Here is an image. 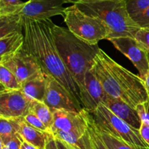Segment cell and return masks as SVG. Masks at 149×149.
I'll list each match as a JSON object with an SVG mask.
<instances>
[{
    "instance_id": "cell-35",
    "label": "cell",
    "mask_w": 149,
    "mask_h": 149,
    "mask_svg": "<svg viewBox=\"0 0 149 149\" xmlns=\"http://www.w3.org/2000/svg\"><path fill=\"white\" fill-rule=\"evenodd\" d=\"M23 146H24L26 147L27 149H38L36 146H34L33 145H32V144L29 143H28V142H26V141H23Z\"/></svg>"
},
{
    "instance_id": "cell-1",
    "label": "cell",
    "mask_w": 149,
    "mask_h": 149,
    "mask_svg": "<svg viewBox=\"0 0 149 149\" xmlns=\"http://www.w3.org/2000/svg\"><path fill=\"white\" fill-rule=\"evenodd\" d=\"M24 48L31 54L45 75L51 76L81 104L79 90L65 66L55 45L50 20L23 17Z\"/></svg>"
},
{
    "instance_id": "cell-7",
    "label": "cell",
    "mask_w": 149,
    "mask_h": 149,
    "mask_svg": "<svg viewBox=\"0 0 149 149\" xmlns=\"http://www.w3.org/2000/svg\"><path fill=\"white\" fill-rule=\"evenodd\" d=\"M0 64L8 68L22 84L28 80L44 74L34 57L23 47L1 58Z\"/></svg>"
},
{
    "instance_id": "cell-23",
    "label": "cell",
    "mask_w": 149,
    "mask_h": 149,
    "mask_svg": "<svg viewBox=\"0 0 149 149\" xmlns=\"http://www.w3.org/2000/svg\"><path fill=\"white\" fill-rule=\"evenodd\" d=\"M0 83L2 90H20L21 84L12 71L0 64Z\"/></svg>"
},
{
    "instance_id": "cell-40",
    "label": "cell",
    "mask_w": 149,
    "mask_h": 149,
    "mask_svg": "<svg viewBox=\"0 0 149 149\" xmlns=\"http://www.w3.org/2000/svg\"><path fill=\"white\" fill-rule=\"evenodd\" d=\"M75 1H81V0H75Z\"/></svg>"
},
{
    "instance_id": "cell-13",
    "label": "cell",
    "mask_w": 149,
    "mask_h": 149,
    "mask_svg": "<svg viewBox=\"0 0 149 149\" xmlns=\"http://www.w3.org/2000/svg\"><path fill=\"white\" fill-rule=\"evenodd\" d=\"M53 125L49 130L52 134L55 131L77 132L85 133L87 123L82 112H74L66 110H52Z\"/></svg>"
},
{
    "instance_id": "cell-3",
    "label": "cell",
    "mask_w": 149,
    "mask_h": 149,
    "mask_svg": "<svg viewBox=\"0 0 149 149\" xmlns=\"http://www.w3.org/2000/svg\"><path fill=\"white\" fill-rule=\"evenodd\" d=\"M52 29L60 55L80 90L84 85L86 73L93 67L100 47L80 40L68 29L54 23Z\"/></svg>"
},
{
    "instance_id": "cell-21",
    "label": "cell",
    "mask_w": 149,
    "mask_h": 149,
    "mask_svg": "<svg viewBox=\"0 0 149 149\" xmlns=\"http://www.w3.org/2000/svg\"><path fill=\"white\" fill-rule=\"evenodd\" d=\"M99 134L108 149H149V147H140L131 145L125 141L111 135L109 132L102 130L97 127Z\"/></svg>"
},
{
    "instance_id": "cell-38",
    "label": "cell",
    "mask_w": 149,
    "mask_h": 149,
    "mask_svg": "<svg viewBox=\"0 0 149 149\" xmlns=\"http://www.w3.org/2000/svg\"><path fill=\"white\" fill-rule=\"evenodd\" d=\"M20 149H27V148H26V147L24 146H23V143H22V146H21V148H20Z\"/></svg>"
},
{
    "instance_id": "cell-37",
    "label": "cell",
    "mask_w": 149,
    "mask_h": 149,
    "mask_svg": "<svg viewBox=\"0 0 149 149\" xmlns=\"http://www.w3.org/2000/svg\"><path fill=\"white\" fill-rule=\"evenodd\" d=\"M0 146H1V149H7V147H6L1 142H0Z\"/></svg>"
},
{
    "instance_id": "cell-20",
    "label": "cell",
    "mask_w": 149,
    "mask_h": 149,
    "mask_svg": "<svg viewBox=\"0 0 149 149\" xmlns=\"http://www.w3.org/2000/svg\"><path fill=\"white\" fill-rule=\"evenodd\" d=\"M31 111L40 119L41 122L47 128L48 132H49L53 125V114L52 110L44 102L34 100L32 102Z\"/></svg>"
},
{
    "instance_id": "cell-8",
    "label": "cell",
    "mask_w": 149,
    "mask_h": 149,
    "mask_svg": "<svg viewBox=\"0 0 149 149\" xmlns=\"http://www.w3.org/2000/svg\"><path fill=\"white\" fill-rule=\"evenodd\" d=\"M45 78L46 90L43 102L51 110H66L78 113L82 111V105L57 80L48 75H45Z\"/></svg>"
},
{
    "instance_id": "cell-28",
    "label": "cell",
    "mask_w": 149,
    "mask_h": 149,
    "mask_svg": "<svg viewBox=\"0 0 149 149\" xmlns=\"http://www.w3.org/2000/svg\"><path fill=\"white\" fill-rule=\"evenodd\" d=\"M0 142L2 143L7 149H20L23 143V139L20 137L19 134L14 135L11 138H7V140L4 141H0Z\"/></svg>"
},
{
    "instance_id": "cell-29",
    "label": "cell",
    "mask_w": 149,
    "mask_h": 149,
    "mask_svg": "<svg viewBox=\"0 0 149 149\" xmlns=\"http://www.w3.org/2000/svg\"><path fill=\"white\" fill-rule=\"evenodd\" d=\"M135 109L138 111L141 122L149 124V100L138 105Z\"/></svg>"
},
{
    "instance_id": "cell-39",
    "label": "cell",
    "mask_w": 149,
    "mask_h": 149,
    "mask_svg": "<svg viewBox=\"0 0 149 149\" xmlns=\"http://www.w3.org/2000/svg\"><path fill=\"white\" fill-rule=\"evenodd\" d=\"M148 61H149V53H148Z\"/></svg>"
},
{
    "instance_id": "cell-14",
    "label": "cell",
    "mask_w": 149,
    "mask_h": 149,
    "mask_svg": "<svg viewBox=\"0 0 149 149\" xmlns=\"http://www.w3.org/2000/svg\"><path fill=\"white\" fill-rule=\"evenodd\" d=\"M102 104L130 126L139 130L142 122L136 109L120 99L113 98L109 95L106 96Z\"/></svg>"
},
{
    "instance_id": "cell-12",
    "label": "cell",
    "mask_w": 149,
    "mask_h": 149,
    "mask_svg": "<svg viewBox=\"0 0 149 149\" xmlns=\"http://www.w3.org/2000/svg\"><path fill=\"white\" fill-rule=\"evenodd\" d=\"M79 94L83 108L90 113H93L99 105L103 103L108 95L91 69L86 73L84 85L80 89Z\"/></svg>"
},
{
    "instance_id": "cell-32",
    "label": "cell",
    "mask_w": 149,
    "mask_h": 149,
    "mask_svg": "<svg viewBox=\"0 0 149 149\" xmlns=\"http://www.w3.org/2000/svg\"><path fill=\"white\" fill-rule=\"evenodd\" d=\"M45 149H58V146H57L56 140H55V137L52 134L49 133V132L48 133Z\"/></svg>"
},
{
    "instance_id": "cell-19",
    "label": "cell",
    "mask_w": 149,
    "mask_h": 149,
    "mask_svg": "<svg viewBox=\"0 0 149 149\" xmlns=\"http://www.w3.org/2000/svg\"><path fill=\"white\" fill-rule=\"evenodd\" d=\"M15 31H23V19L20 15L0 16V38Z\"/></svg>"
},
{
    "instance_id": "cell-11",
    "label": "cell",
    "mask_w": 149,
    "mask_h": 149,
    "mask_svg": "<svg viewBox=\"0 0 149 149\" xmlns=\"http://www.w3.org/2000/svg\"><path fill=\"white\" fill-rule=\"evenodd\" d=\"M108 40L110 41L119 52L130 60L138 71L139 76L143 79L149 72L148 52L142 49L132 37L123 36L111 38Z\"/></svg>"
},
{
    "instance_id": "cell-22",
    "label": "cell",
    "mask_w": 149,
    "mask_h": 149,
    "mask_svg": "<svg viewBox=\"0 0 149 149\" xmlns=\"http://www.w3.org/2000/svg\"><path fill=\"white\" fill-rule=\"evenodd\" d=\"M20 118L4 119L0 117V141H4L7 138L19 134Z\"/></svg>"
},
{
    "instance_id": "cell-24",
    "label": "cell",
    "mask_w": 149,
    "mask_h": 149,
    "mask_svg": "<svg viewBox=\"0 0 149 149\" xmlns=\"http://www.w3.org/2000/svg\"><path fill=\"white\" fill-rule=\"evenodd\" d=\"M25 4L21 0H0V16L19 14Z\"/></svg>"
},
{
    "instance_id": "cell-10",
    "label": "cell",
    "mask_w": 149,
    "mask_h": 149,
    "mask_svg": "<svg viewBox=\"0 0 149 149\" xmlns=\"http://www.w3.org/2000/svg\"><path fill=\"white\" fill-rule=\"evenodd\" d=\"M32 100L21 90H1L0 93V117L18 119L24 117L31 110Z\"/></svg>"
},
{
    "instance_id": "cell-31",
    "label": "cell",
    "mask_w": 149,
    "mask_h": 149,
    "mask_svg": "<svg viewBox=\"0 0 149 149\" xmlns=\"http://www.w3.org/2000/svg\"><path fill=\"white\" fill-rule=\"evenodd\" d=\"M139 131L143 140L149 146V124L142 122Z\"/></svg>"
},
{
    "instance_id": "cell-9",
    "label": "cell",
    "mask_w": 149,
    "mask_h": 149,
    "mask_svg": "<svg viewBox=\"0 0 149 149\" xmlns=\"http://www.w3.org/2000/svg\"><path fill=\"white\" fill-rule=\"evenodd\" d=\"M75 0H29L26 1L19 15L36 20H45L53 16L63 17L66 7L63 5L73 3Z\"/></svg>"
},
{
    "instance_id": "cell-18",
    "label": "cell",
    "mask_w": 149,
    "mask_h": 149,
    "mask_svg": "<svg viewBox=\"0 0 149 149\" xmlns=\"http://www.w3.org/2000/svg\"><path fill=\"white\" fill-rule=\"evenodd\" d=\"M82 114L87 123V134L92 149H108L99 134L97 127L96 125L93 116L85 109H83Z\"/></svg>"
},
{
    "instance_id": "cell-26",
    "label": "cell",
    "mask_w": 149,
    "mask_h": 149,
    "mask_svg": "<svg viewBox=\"0 0 149 149\" xmlns=\"http://www.w3.org/2000/svg\"><path fill=\"white\" fill-rule=\"evenodd\" d=\"M134 39L142 49L149 53V28H140Z\"/></svg>"
},
{
    "instance_id": "cell-36",
    "label": "cell",
    "mask_w": 149,
    "mask_h": 149,
    "mask_svg": "<svg viewBox=\"0 0 149 149\" xmlns=\"http://www.w3.org/2000/svg\"><path fill=\"white\" fill-rule=\"evenodd\" d=\"M63 142L64 143V144H65V146L67 147V148H68V149H79V148H77V147L74 146L70 145V144H68V143H67L64 142V141H63Z\"/></svg>"
},
{
    "instance_id": "cell-33",
    "label": "cell",
    "mask_w": 149,
    "mask_h": 149,
    "mask_svg": "<svg viewBox=\"0 0 149 149\" xmlns=\"http://www.w3.org/2000/svg\"><path fill=\"white\" fill-rule=\"evenodd\" d=\"M143 81L146 90V92L147 93H148V95L149 97V72L145 76V77L143 79Z\"/></svg>"
},
{
    "instance_id": "cell-17",
    "label": "cell",
    "mask_w": 149,
    "mask_h": 149,
    "mask_svg": "<svg viewBox=\"0 0 149 149\" xmlns=\"http://www.w3.org/2000/svg\"><path fill=\"white\" fill-rule=\"evenodd\" d=\"M25 37L23 31H15L0 38V57L13 54L23 47Z\"/></svg>"
},
{
    "instance_id": "cell-25",
    "label": "cell",
    "mask_w": 149,
    "mask_h": 149,
    "mask_svg": "<svg viewBox=\"0 0 149 149\" xmlns=\"http://www.w3.org/2000/svg\"><path fill=\"white\" fill-rule=\"evenodd\" d=\"M131 17L143 13L149 7V0H125Z\"/></svg>"
},
{
    "instance_id": "cell-34",
    "label": "cell",
    "mask_w": 149,
    "mask_h": 149,
    "mask_svg": "<svg viewBox=\"0 0 149 149\" xmlns=\"http://www.w3.org/2000/svg\"><path fill=\"white\" fill-rule=\"evenodd\" d=\"M55 140H56L57 146H58V149H68L62 141H61L59 139H56V138H55Z\"/></svg>"
},
{
    "instance_id": "cell-2",
    "label": "cell",
    "mask_w": 149,
    "mask_h": 149,
    "mask_svg": "<svg viewBox=\"0 0 149 149\" xmlns=\"http://www.w3.org/2000/svg\"><path fill=\"white\" fill-rule=\"evenodd\" d=\"M91 70L110 97L120 99L134 109L149 100L141 77L119 65L100 48Z\"/></svg>"
},
{
    "instance_id": "cell-27",
    "label": "cell",
    "mask_w": 149,
    "mask_h": 149,
    "mask_svg": "<svg viewBox=\"0 0 149 149\" xmlns=\"http://www.w3.org/2000/svg\"><path fill=\"white\" fill-rule=\"evenodd\" d=\"M23 119H24V121L28 125L33 127L35 129L39 130L42 131V132H48L47 128L45 126V125L41 122L40 119L31 111L26 116L23 117Z\"/></svg>"
},
{
    "instance_id": "cell-4",
    "label": "cell",
    "mask_w": 149,
    "mask_h": 149,
    "mask_svg": "<svg viewBox=\"0 0 149 149\" xmlns=\"http://www.w3.org/2000/svg\"><path fill=\"white\" fill-rule=\"evenodd\" d=\"M74 4L86 14L103 20L111 31L109 39L134 38L141 28L131 17L125 0H81Z\"/></svg>"
},
{
    "instance_id": "cell-30",
    "label": "cell",
    "mask_w": 149,
    "mask_h": 149,
    "mask_svg": "<svg viewBox=\"0 0 149 149\" xmlns=\"http://www.w3.org/2000/svg\"><path fill=\"white\" fill-rule=\"evenodd\" d=\"M132 17L141 28H149V7Z\"/></svg>"
},
{
    "instance_id": "cell-5",
    "label": "cell",
    "mask_w": 149,
    "mask_h": 149,
    "mask_svg": "<svg viewBox=\"0 0 149 149\" xmlns=\"http://www.w3.org/2000/svg\"><path fill=\"white\" fill-rule=\"evenodd\" d=\"M63 18L68 30L89 45H97L110 36V29L103 20L86 14L74 4L65 8Z\"/></svg>"
},
{
    "instance_id": "cell-16",
    "label": "cell",
    "mask_w": 149,
    "mask_h": 149,
    "mask_svg": "<svg viewBox=\"0 0 149 149\" xmlns=\"http://www.w3.org/2000/svg\"><path fill=\"white\" fill-rule=\"evenodd\" d=\"M46 90L45 74H42L28 80L22 84L21 91L29 100L43 102Z\"/></svg>"
},
{
    "instance_id": "cell-6",
    "label": "cell",
    "mask_w": 149,
    "mask_h": 149,
    "mask_svg": "<svg viewBox=\"0 0 149 149\" xmlns=\"http://www.w3.org/2000/svg\"><path fill=\"white\" fill-rule=\"evenodd\" d=\"M95 124L102 130L135 146L149 147L143 140L140 131L130 126L127 122L113 114L104 105L101 104L90 113Z\"/></svg>"
},
{
    "instance_id": "cell-15",
    "label": "cell",
    "mask_w": 149,
    "mask_h": 149,
    "mask_svg": "<svg viewBox=\"0 0 149 149\" xmlns=\"http://www.w3.org/2000/svg\"><path fill=\"white\" fill-rule=\"evenodd\" d=\"M49 132H42L28 125L23 119L20 118L19 135L23 141L32 144L38 149H45L47 139Z\"/></svg>"
}]
</instances>
